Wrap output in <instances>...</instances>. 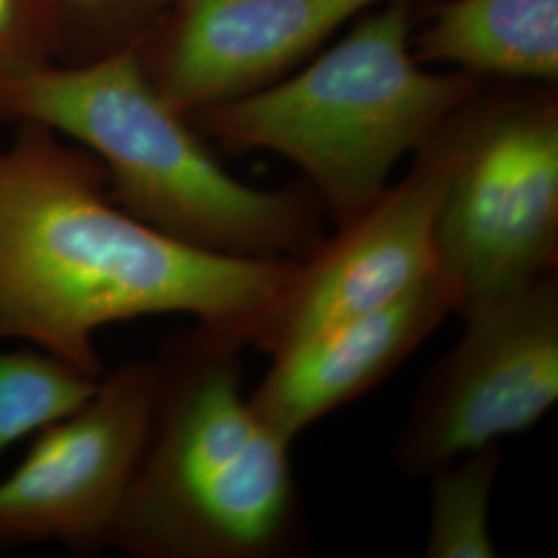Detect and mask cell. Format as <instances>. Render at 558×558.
<instances>
[{"label": "cell", "mask_w": 558, "mask_h": 558, "mask_svg": "<svg viewBox=\"0 0 558 558\" xmlns=\"http://www.w3.org/2000/svg\"><path fill=\"white\" fill-rule=\"evenodd\" d=\"M412 48L428 66L558 85V0H445Z\"/></svg>", "instance_id": "obj_11"}, {"label": "cell", "mask_w": 558, "mask_h": 558, "mask_svg": "<svg viewBox=\"0 0 558 558\" xmlns=\"http://www.w3.org/2000/svg\"><path fill=\"white\" fill-rule=\"evenodd\" d=\"M456 308L451 283L435 269L399 299L276 352L248 396L251 405L281 437L294 440L396 373Z\"/></svg>", "instance_id": "obj_10"}, {"label": "cell", "mask_w": 558, "mask_h": 558, "mask_svg": "<svg viewBox=\"0 0 558 558\" xmlns=\"http://www.w3.org/2000/svg\"><path fill=\"white\" fill-rule=\"evenodd\" d=\"M393 0H172L135 52L163 100L191 117L286 77Z\"/></svg>", "instance_id": "obj_9"}, {"label": "cell", "mask_w": 558, "mask_h": 558, "mask_svg": "<svg viewBox=\"0 0 558 558\" xmlns=\"http://www.w3.org/2000/svg\"><path fill=\"white\" fill-rule=\"evenodd\" d=\"M463 333L430 375L399 433L408 476L532 428L558 399V271L465 311Z\"/></svg>", "instance_id": "obj_6"}, {"label": "cell", "mask_w": 558, "mask_h": 558, "mask_svg": "<svg viewBox=\"0 0 558 558\" xmlns=\"http://www.w3.org/2000/svg\"><path fill=\"white\" fill-rule=\"evenodd\" d=\"M500 459L499 447L490 445L440 465L428 476L430 513L424 557H499L488 509Z\"/></svg>", "instance_id": "obj_12"}, {"label": "cell", "mask_w": 558, "mask_h": 558, "mask_svg": "<svg viewBox=\"0 0 558 558\" xmlns=\"http://www.w3.org/2000/svg\"><path fill=\"white\" fill-rule=\"evenodd\" d=\"M435 269L465 311L558 271L557 85H486L435 223Z\"/></svg>", "instance_id": "obj_5"}, {"label": "cell", "mask_w": 558, "mask_h": 558, "mask_svg": "<svg viewBox=\"0 0 558 558\" xmlns=\"http://www.w3.org/2000/svg\"><path fill=\"white\" fill-rule=\"evenodd\" d=\"M463 108L412 156L401 180L296 260L248 345L274 356L323 327L399 299L435 271V223L463 147Z\"/></svg>", "instance_id": "obj_7"}, {"label": "cell", "mask_w": 558, "mask_h": 558, "mask_svg": "<svg viewBox=\"0 0 558 558\" xmlns=\"http://www.w3.org/2000/svg\"><path fill=\"white\" fill-rule=\"evenodd\" d=\"M172 0H46L54 62L98 59L135 46Z\"/></svg>", "instance_id": "obj_14"}, {"label": "cell", "mask_w": 558, "mask_h": 558, "mask_svg": "<svg viewBox=\"0 0 558 558\" xmlns=\"http://www.w3.org/2000/svg\"><path fill=\"white\" fill-rule=\"evenodd\" d=\"M100 379L34 345L0 350V458L80 410Z\"/></svg>", "instance_id": "obj_13"}, {"label": "cell", "mask_w": 558, "mask_h": 558, "mask_svg": "<svg viewBox=\"0 0 558 558\" xmlns=\"http://www.w3.org/2000/svg\"><path fill=\"white\" fill-rule=\"evenodd\" d=\"M239 339L191 325L151 362L140 461L112 548L133 558H290L306 548L292 440L244 396Z\"/></svg>", "instance_id": "obj_2"}, {"label": "cell", "mask_w": 558, "mask_h": 558, "mask_svg": "<svg viewBox=\"0 0 558 558\" xmlns=\"http://www.w3.org/2000/svg\"><path fill=\"white\" fill-rule=\"evenodd\" d=\"M0 120L36 122L100 161L126 214L170 239L230 257H308L325 226L313 189H259L230 174L207 140L161 98L135 46L46 62L0 81Z\"/></svg>", "instance_id": "obj_3"}, {"label": "cell", "mask_w": 558, "mask_h": 558, "mask_svg": "<svg viewBox=\"0 0 558 558\" xmlns=\"http://www.w3.org/2000/svg\"><path fill=\"white\" fill-rule=\"evenodd\" d=\"M414 17V0L380 4L286 77L186 119L228 151L294 163L323 211L348 220L490 83L420 62Z\"/></svg>", "instance_id": "obj_4"}, {"label": "cell", "mask_w": 558, "mask_h": 558, "mask_svg": "<svg viewBox=\"0 0 558 558\" xmlns=\"http://www.w3.org/2000/svg\"><path fill=\"white\" fill-rule=\"evenodd\" d=\"M296 267L230 257L170 239L126 214L87 149L15 122L0 145V341L20 339L92 377L98 331L124 320L186 315L251 336Z\"/></svg>", "instance_id": "obj_1"}, {"label": "cell", "mask_w": 558, "mask_h": 558, "mask_svg": "<svg viewBox=\"0 0 558 558\" xmlns=\"http://www.w3.org/2000/svg\"><path fill=\"white\" fill-rule=\"evenodd\" d=\"M46 62H54L46 0H0V81Z\"/></svg>", "instance_id": "obj_15"}, {"label": "cell", "mask_w": 558, "mask_h": 558, "mask_svg": "<svg viewBox=\"0 0 558 558\" xmlns=\"http://www.w3.org/2000/svg\"><path fill=\"white\" fill-rule=\"evenodd\" d=\"M151 401V362L101 375L80 410L36 435L0 480V553L59 544L77 555L112 548L140 461Z\"/></svg>", "instance_id": "obj_8"}]
</instances>
